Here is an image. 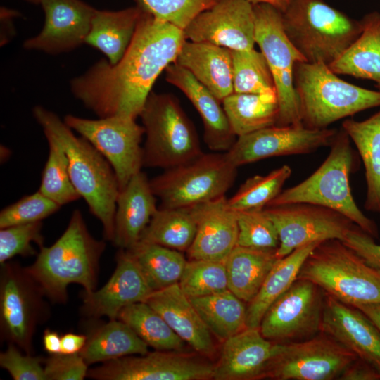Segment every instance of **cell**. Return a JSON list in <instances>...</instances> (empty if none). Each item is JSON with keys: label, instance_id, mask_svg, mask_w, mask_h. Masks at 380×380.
<instances>
[{"label": "cell", "instance_id": "cell-29", "mask_svg": "<svg viewBox=\"0 0 380 380\" xmlns=\"http://www.w3.org/2000/svg\"><path fill=\"white\" fill-rule=\"evenodd\" d=\"M360 22V34L328 66L337 75L372 80L380 89V13L370 12Z\"/></svg>", "mask_w": 380, "mask_h": 380}, {"label": "cell", "instance_id": "cell-50", "mask_svg": "<svg viewBox=\"0 0 380 380\" xmlns=\"http://www.w3.org/2000/svg\"><path fill=\"white\" fill-rule=\"evenodd\" d=\"M338 380H380V373L367 362L357 358L343 372Z\"/></svg>", "mask_w": 380, "mask_h": 380}, {"label": "cell", "instance_id": "cell-49", "mask_svg": "<svg viewBox=\"0 0 380 380\" xmlns=\"http://www.w3.org/2000/svg\"><path fill=\"white\" fill-rule=\"evenodd\" d=\"M342 241L369 266L380 272V244L376 243L372 236L354 224Z\"/></svg>", "mask_w": 380, "mask_h": 380}, {"label": "cell", "instance_id": "cell-44", "mask_svg": "<svg viewBox=\"0 0 380 380\" xmlns=\"http://www.w3.org/2000/svg\"><path fill=\"white\" fill-rule=\"evenodd\" d=\"M42 225L40 221L1 228V265L16 255L27 257L37 254L32 243L39 248L44 246Z\"/></svg>", "mask_w": 380, "mask_h": 380}, {"label": "cell", "instance_id": "cell-45", "mask_svg": "<svg viewBox=\"0 0 380 380\" xmlns=\"http://www.w3.org/2000/svg\"><path fill=\"white\" fill-rule=\"evenodd\" d=\"M61 206L39 191L25 196L0 213V228L42 221Z\"/></svg>", "mask_w": 380, "mask_h": 380}, {"label": "cell", "instance_id": "cell-51", "mask_svg": "<svg viewBox=\"0 0 380 380\" xmlns=\"http://www.w3.org/2000/svg\"><path fill=\"white\" fill-rule=\"evenodd\" d=\"M87 336L84 334L67 333L61 336V353L73 354L80 353L87 342Z\"/></svg>", "mask_w": 380, "mask_h": 380}, {"label": "cell", "instance_id": "cell-14", "mask_svg": "<svg viewBox=\"0 0 380 380\" xmlns=\"http://www.w3.org/2000/svg\"><path fill=\"white\" fill-rule=\"evenodd\" d=\"M326 293L312 281L297 279L267 310L259 329L279 343L300 341L321 332Z\"/></svg>", "mask_w": 380, "mask_h": 380}, {"label": "cell", "instance_id": "cell-32", "mask_svg": "<svg viewBox=\"0 0 380 380\" xmlns=\"http://www.w3.org/2000/svg\"><path fill=\"white\" fill-rule=\"evenodd\" d=\"M319 243L300 247L277 261L256 296L248 303L247 327H259L267 310L298 279L307 257Z\"/></svg>", "mask_w": 380, "mask_h": 380}, {"label": "cell", "instance_id": "cell-4", "mask_svg": "<svg viewBox=\"0 0 380 380\" xmlns=\"http://www.w3.org/2000/svg\"><path fill=\"white\" fill-rule=\"evenodd\" d=\"M329 146L327 158L310 176L282 190L267 206L291 203L322 205L340 213L373 238H379L376 224L360 210L351 192L350 176L356 167L357 158L350 137L341 128Z\"/></svg>", "mask_w": 380, "mask_h": 380}, {"label": "cell", "instance_id": "cell-9", "mask_svg": "<svg viewBox=\"0 0 380 380\" xmlns=\"http://www.w3.org/2000/svg\"><path fill=\"white\" fill-rule=\"evenodd\" d=\"M237 168L226 152L204 153L165 170L150 179L161 208H190L222 196L233 185Z\"/></svg>", "mask_w": 380, "mask_h": 380}, {"label": "cell", "instance_id": "cell-27", "mask_svg": "<svg viewBox=\"0 0 380 380\" xmlns=\"http://www.w3.org/2000/svg\"><path fill=\"white\" fill-rule=\"evenodd\" d=\"M174 63L189 71L220 102L234 93L231 50L186 40Z\"/></svg>", "mask_w": 380, "mask_h": 380}, {"label": "cell", "instance_id": "cell-19", "mask_svg": "<svg viewBox=\"0 0 380 380\" xmlns=\"http://www.w3.org/2000/svg\"><path fill=\"white\" fill-rule=\"evenodd\" d=\"M44 25L23 48L49 54L72 51L85 43L96 9L81 0H41Z\"/></svg>", "mask_w": 380, "mask_h": 380}, {"label": "cell", "instance_id": "cell-11", "mask_svg": "<svg viewBox=\"0 0 380 380\" xmlns=\"http://www.w3.org/2000/svg\"><path fill=\"white\" fill-rule=\"evenodd\" d=\"M253 8L255 43L267 61L278 97L279 115L276 125H303L294 68L297 63L306 61L286 36L280 11L266 4L253 5Z\"/></svg>", "mask_w": 380, "mask_h": 380}, {"label": "cell", "instance_id": "cell-54", "mask_svg": "<svg viewBox=\"0 0 380 380\" xmlns=\"http://www.w3.org/2000/svg\"><path fill=\"white\" fill-rule=\"evenodd\" d=\"M253 5L266 4H269L281 12L284 11L293 0H247Z\"/></svg>", "mask_w": 380, "mask_h": 380}, {"label": "cell", "instance_id": "cell-48", "mask_svg": "<svg viewBox=\"0 0 380 380\" xmlns=\"http://www.w3.org/2000/svg\"><path fill=\"white\" fill-rule=\"evenodd\" d=\"M43 363L46 380H82L89 370V365L80 353L53 354Z\"/></svg>", "mask_w": 380, "mask_h": 380}, {"label": "cell", "instance_id": "cell-38", "mask_svg": "<svg viewBox=\"0 0 380 380\" xmlns=\"http://www.w3.org/2000/svg\"><path fill=\"white\" fill-rule=\"evenodd\" d=\"M118 319L127 324L148 346L156 350L184 352L185 342L146 302L124 308Z\"/></svg>", "mask_w": 380, "mask_h": 380}, {"label": "cell", "instance_id": "cell-5", "mask_svg": "<svg viewBox=\"0 0 380 380\" xmlns=\"http://www.w3.org/2000/svg\"><path fill=\"white\" fill-rule=\"evenodd\" d=\"M294 85L302 124L309 129H326L342 118L380 106V91L348 83L320 62L297 63Z\"/></svg>", "mask_w": 380, "mask_h": 380}, {"label": "cell", "instance_id": "cell-22", "mask_svg": "<svg viewBox=\"0 0 380 380\" xmlns=\"http://www.w3.org/2000/svg\"><path fill=\"white\" fill-rule=\"evenodd\" d=\"M191 208L196 232L186 251L190 260L224 262L237 243L236 213L229 208L225 196Z\"/></svg>", "mask_w": 380, "mask_h": 380}, {"label": "cell", "instance_id": "cell-15", "mask_svg": "<svg viewBox=\"0 0 380 380\" xmlns=\"http://www.w3.org/2000/svg\"><path fill=\"white\" fill-rule=\"evenodd\" d=\"M264 213L277 230L279 259L294 250L329 239L343 241L355 224L348 217L330 208L307 203L266 206Z\"/></svg>", "mask_w": 380, "mask_h": 380}, {"label": "cell", "instance_id": "cell-36", "mask_svg": "<svg viewBox=\"0 0 380 380\" xmlns=\"http://www.w3.org/2000/svg\"><path fill=\"white\" fill-rule=\"evenodd\" d=\"M126 251L153 291L177 284L187 262L181 251L156 243L139 241Z\"/></svg>", "mask_w": 380, "mask_h": 380}, {"label": "cell", "instance_id": "cell-3", "mask_svg": "<svg viewBox=\"0 0 380 380\" xmlns=\"http://www.w3.org/2000/svg\"><path fill=\"white\" fill-rule=\"evenodd\" d=\"M105 248V241L92 236L82 213L75 210L61 236L51 246L39 248L34 262L25 268L49 300L64 304L71 284L87 293L96 290Z\"/></svg>", "mask_w": 380, "mask_h": 380}, {"label": "cell", "instance_id": "cell-33", "mask_svg": "<svg viewBox=\"0 0 380 380\" xmlns=\"http://www.w3.org/2000/svg\"><path fill=\"white\" fill-rule=\"evenodd\" d=\"M80 352L89 365L148 353V345L125 322L115 319L94 328Z\"/></svg>", "mask_w": 380, "mask_h": 380}, {"label": "cell", "instance_id": "cell-35", "mask_svg": "<svg viewBox=\"0 0 380 380\" xmlns=\"http://www.w3.org/2000/svg\"><path fill=\"white\" fill-rule=\"evenodd\" d=\"M189 299L210 333L220 341L247 328L245 302L229 289Z\"/></svg>", "mask_w": 380, "mask_h": 380}, {"label": "cell", "instance_id": "cell-13", "mask_svg": "<svg viewBox=\"0 0 380 380\" xmlns=\"http://www.w3.org/2000/svg\"><path fill=\"white\" fill-rule=\"evenodd\" d=\"M64 122L89 141L111 165L120 191L141 171L144 128L136 120L122 116L86 119L67 115Z\"/></svg>", "mask_w": 380, "mask_h": 380}, {"label": "cell", "instance_id": "cell-26", "mask_svg": "<svg viewBox=\"0 0 380 380\" xmlns=\"http://www.w3.org/2000/svg\"><path fill=\"white\" fill-rule=\"evenodd\" d=\"M157 209L156 196L152 191L150 179L140 171L119 192L113 244L120 249L132 248L139 242Z\"/></svg>", "mask_w": 380, "mask_h": 380}, {"label": "cell", "instance_id": "cell-23", "mask_svg": "<svg viewBox=\"0 0 380 380\" xmlns=\"http://www.w3.org/2000/svg\"><path fill=\"white\" fill-rule=\"evenodd\" d=\"M276 343L265 338L259 327H247L222 342L213 379H262Z\"/></svg>", "mask_w": 380, "mask_h": 380}, {"label": "cell", "instance_id": "cell-37", "mask_svg": "<svg viewBox=\"0 0 380 380\" xmlns=\"http://www.w3.org/2000/svg\"><path fill=\"white\" fill-rule=\"evenodd\" d=\"M196 232L191 208H158L139 241L187 251Z\"/></svg>", "mask_w": 380, "mask_h": 380}, {"label": "cell", "instance_id": "cell-21", "mask_svg": "<svg viewBox=\"0 0 380 380\" xmlns=\"http://www.w3.org/2000/svg\"><path fill=\"white\" fill-rule=\"evenodd\" d=\"M321 331L380 373V331L360 310L326 293Z\"/></svg>", "mask_w": 380, "mask_h": 380}, {"label": "cell", "instance_id": "cell-8", "mask_svg": "<svg viewBox=\"0 0 380 380\" xmlns=\"http://www.w3.org/2000/svg\"><path fill=\"white\" fill-rule=\"evenodd\" d=\"M139 116L146 135L144 167L167 170L203 153L196 129L175 96L151 92Z\"/></svg>", "mask_w": 380, "mask_h": 380}, {"label": "cell", "instance_id": "cell-1", "mask_svg": "<svg viewBox=\"0 0 380 380\" xmlns=\"http://www.w3.org/2000/svg\"><path fill=\"white\" fill-rule=\"evenodd\" d=\"M142 5L136 32L122 58L115 65L101 59L70 81L72 94L99 118L136 120L157 77L175 62L186 40L183 30Z\"/></svg>", "mask_w": 380, "mask_h": 380}, {"label": "cell", "instance_id": "cell-34", "mask_svg": "<svg viewBox=\"0 0 380 380\" xmlns=\"http://www.w3.org/2000/svg\"><path fill=\"white\" fill-rule=\"evenodd\" d=\"M232 129L237 137L276 125L279 115L277 92L232 93L222 101Z\"/></svg>", "mask_w": 380, "mask_h": 380}, {"label": "cell", "instance_id": "cell-41", "mask_svg": "<svg viewBox=\"0 0 380 380\" xmlns=\"http://www.w3.org/2000/svg\"><path fill=\"white\" fill-rule=\"evenodd\" d=\"M45 137L49 144V156L42 173L39 191L62 206L81 196L71 181L63 148L50 136Z\"/></svg>", "mask_w": 380, "mask_h": 380}, {"label": "cell", "instance_id": "cell-10", "mask_svg": "<svg viewBox=\"0 0 380 380\" xmlns=\"http://www.w3.org/2000/svg\"><path fill=\"white\" fill-rule=\"evenodd\" d=\"M1 265V338L24 353L32 354L37 329L50 316L46 296L18 262L8 261Z\"/></svg>", "mask_w": 380, "mask_h": 380}, {"label": "cell", "instance_id": "cell-20", "mask_svg": "<svg viewBox=\"0 0 380 380\" xmlns=\"http://www.w3.org/2000/svg\"><path fill=\"white\" fill-rule=\"evenodd\" d=\"M152 292L130 254L120 249L116 255V267L108 281L98 290L83 292L81 311L91 319H118L124 308L145 301Z\"/></svg>", "mask_w": 380, "mask_h": 380}, {"label": "cell", "instance_id": "cell-28", "mask_svg": "<svg viewBox=\"0 0 380 380\" xmlns=\"http://www.w3.org/2000/svg\"><path fill=\"white\" fill-rule=\"evenodd\" d=\"M142 11L140 0L135 6L120 11L96 9L85 43L105 54L111 65L116 64L134 37Z\"/></svg>", "mask_w": 380, "mask_h": 380}, {"label": "cell", "instance_id": "cell-46", "mask_svg": "<svg viewBox=\"0 0 380 380\" xmlns=\"http://www.w3.org/2000/svg\"><path fill=\"white\" fill-rule=\"evenodd\" d=\"M156 17L184 30L200 13L218 0H140Z\"/></svg>", "mask_w": 380, "mask_h": 380}, {"label": "cell", "instance_id": "cell-43", "mask_svg": "<svg viewBox=\"0 0 380 380\" xmlns=\"http://www.w3.org/2000/svg\"><path fill=\"white\" fill-rule=\"evenodd\" d=\"M236 213L238 224L236 246L258 249H277L279 245L277 230L263 210Z\"/></svg>", "mask_w": 380, "mask_h": 380}, {"label": "cell", "instance_id": "cell-52", "mask_svg": "<svg viewBox=\"0 0 380 380\" xmlns=\"http://www.w3.org/2000/svg\"><path fill=\"white\" fill-rule=\"evenodd\" d=\"M42 342L44 350L50 355L61 353V336L59 334L50 329L44 330Z\"/></svg>", "mask_w": 380, "mask_h": 380}, {"label": "cell", "instance_id": "cell-53", "mask_svg": "<svg viewBox=\"0 0 380 380\" xmlns=\"http://www.w3.org/2000/svg\"><path fill=\"white\" fill-rule=\"evenodd\" d=\"M364 312L380 331V304H367L355 306Z\"/></svg>", "mask_w": 380, "mask_h": 380}, {"label": "cell", "instance_id": "cell-2", "mask_svg": "<svg viewBox=\"0 0 380 380\" xmlns=\"http://www.w3.org/2000/svg\"><path fill=\"white\" fill-rule=\"evenodd\" d=\"M32 112L44 135L54 139L63 148L75 189L101 222L104 239L112 241L120 189L111 165L89 141L76 137L55 113L42 106H36Z\"/></svg>", "mask_w": 380, "mask_h": 380}, {"label": "cell", "instance_id": "cell-31", "mask_svg": "<svg viewBox=\"0 0 380 380\" xmlns=\"http://www.w3.org/2000/svg\"><path fill=\"white\" fill-rule=\"evenodd\" d=\"M355 144L365 167L364 207L380 213V110L366 120L347 119L341 127Z\"/></svg>", "mask_w": 380, "mask_h": 380}, {"label": "cell", "instance_id": "cell-42", "mask_svg": "<svg viewBox=\"0 0 380 380\" xmlns=\"http://www.w3.org/2000/svg\"><path fill=\"white\" fill-rule=\"evenodd\" d=\"M178 284L189 298H197L228 289L224 262L191 259L187 261Z\"/></svg>", "mask_w": 380, "mask_h": 380}, {"label": "cell", "instance_id": "cell-55", "mask_svg": "<svg viewBox=\"0 0 380 380\" xmlns=\"http://www.w3.org/2000/svg\"><path fill=\"white\" fill-rule=\"evenodd\" d=\"M25 1L31 4H39L41 1V0H25Z\"/></svg>", "mask_w": 380, "mask_h": 380}, {"label": "cell", "instance_id": "cell-40", "mask_svg": "<svg viewBox=\"0 0 380 380\" xmlns=\"http://www.w3.org/2000/svg\"><path fill=\"white\" fill-rule=\"evenodd\" d=\"M234 93L267 94L277 92L267 61L261 52L232 51Z\"/></svg>", "mask_w": 380, "mask_h": 380}, {"label": "cell", "instance_id": "cell-6", "mask_svg": "<svg viewBox=\"0 0 380 380\" xmlns=\"http://www.w3.org/2000/svg\"><path fill=\"white\" fill-rule=\"evenodd\" d=\"M281 14L286 36L308 63L329 65L362 32L360 20L324 0H293Z\"/></svg>", "mask_w": 380, "mask_h": 380}, {"label": "cell", "instance_id": "cell-7", "mask_svg": "<svg viewBox=\"0 0 380 380\" xmlns=\"http://www.w3.org/2000/svg\"><path fill=\"white\" fill-rule=\"evenodd\" d=\"M298 279L310 280L354 307L380 304V272L339 239L319 243L307 257Z\"/></svg>", "mask_w": 380, "mask_h": 380}, {"label": "cell", "instance_id": "cell-25", "mask_svg": "<svg viewBox=\"0 0 380 380\" xmlns=\"http://www.w3.org/2000/svg\"><path fill=\"white\" fill-rule=\"evenodd\" d=\"M145 302L197 353L206 357L214 355L216 350L213 334L178 283L153 291Z\"/></svg>", "mask_w": 380, "mask_h": 380}, {"label": "cell", "instance_id": "cell-16", "mask_svg": "<svg viewBox=\"0 0 380 380\" xmlns=\"http://www.w3.org/2000/svg\"><path fill=\"white\" fill-rule=\"evenodd\" d=\"M214 365L183 352L160 351L125 356L89 369L96 380H205L213 378Z\"/></svg>", "mask_w": 380, "mask_h": 380}, {"label": "cell", "instance_id": "cell-12", "mask_svg": "<svg viewBox=\"0 0 380 380\" xmlns=\"http://www.w3.org/2000/svg\"><path fill=\"white\" fill-rule=\"evenodd\" d=\"M357 357L331 336L320 332L300 341L276 343L262 379L334 380Z\"/></svg>", "mask_w": 380, "mask_h": 380}, {"label": "cell", "instance_id": "cell-17", "mask_svg": "<svg viewBox=\"0 0 380 380\" xmlns=\"http://www.w3.org/2000/svg\"><path fill=\"white\" fill-rule=\"evenodd\" d=\"M336 132L329 128L274 125L237 137L226 153L232 163L239 167L272 157L310 153L329 146Z\"/></svg>", "mask_w": 380, "mask_h": 380}, {"label": "cell", "instance_id": "cell-18", "mask_svg": "<svg viewBox=\"0 0 380 380\" xmlns=\"http://www.w3.org/2000/svg\"><path fill=\"white\" fill-rule=\"evenodd\" d=\"M186 39L248 51L255 44L253 5L247 0H218L183 30Z\"/></svg>", "mask_w": 380, "mask_h": 380}, {"label": "cell", "instance_id": "cell-30", "mask_svg": "<svg viewBox=\"0 0 380 380\" xmlns=\"http://www.w3.org/2000/svg\"><path fill=\"white\" fill-rule=\"evenodd\" d=\"M276 251L236 246L224 262L228 289L243 302H251L279 260Z\"/></svg>", "mask_w": 380, "mask_h": 380}, {"label": "cell", "instance_id": "cell-47", "mask_svg": "<svg viewBox=\"0 0 380 380\" xmlns=\"http://www.w3.org/2000/svg\"><path fill=\"white\" fill-rule=\"evenodd\" d=\"M42 362V358L25 353L13 343L0 353L1 367L14 380H46Z\"/></svg>", "mask_w": 380, "mask_h": 380}, {"label": "cell", "instance_id": "cell-24", "mask_svg": "<svg viewBox=\"0 0 380 380\" xmlns=\"http://www.w3.org/2000/svg\"><path fill=\"white\" fill-rule=\"evenodd\" d=\"M165 80L183 92L199 113L204 127L203 138L213 151L227 152L237 137L233 132L220 102L186 69L172 63L165 69Z\"/></svg>", "mask_w": 380, "mask_h": 380}, {"label": "cell", "instance_id": "cell-39", "mask_svg": "<svg viewBox=\"0 0 380 380\" xmlns=\"http://www.w3.org/2000/svg\"><path fill=\"white\" fill-rule=\"evenodd\" d=\"M291 173V168L284 165L265 175L248 178L227 198L229 208L235 212L263 210L281 193Z\"/></svg>", "mask_w": 380, "mask_h": 380}]
</instances>
